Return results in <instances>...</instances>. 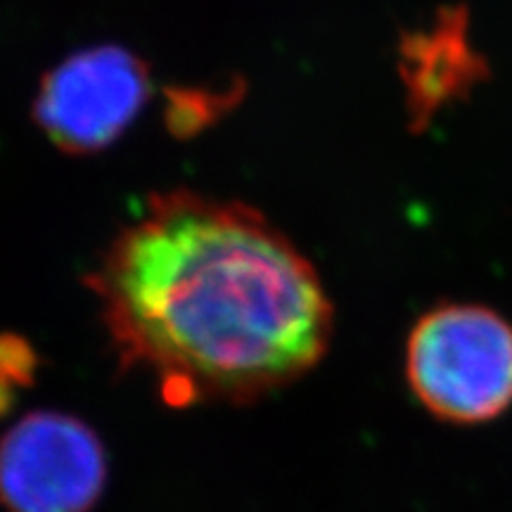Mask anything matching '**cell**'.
Here are the masks:
<instances>
[{
  "mask_svg": "<svg viewBox=\"0 0 512 512\" xmlns=\"http://www.w3.org/2000/svg\"><path fill=\"white\" fill-rule=\"evenodd\" d=\"M105 479V448L72 415L31 413L0 439V503L10 512H88Z\"/></svg>",
  "mask_w": 512,
  "mask_h": 512,
  "instance_id": "obj_3",
  "label": "cell"
},
{
  "mask_svg": "<svg viewBox=\"0 0 512 512\" xmlns=\"http://www.w3.org/2000/svg\"><path fill=\"white\" fill-rule=\"evenodd\" d=\"M399 72L408 95V114L418 128L446 105L475 91L489 69L472 41L465 8L439 10L430 27L403 38Z\"/></svg>",
  "mask_w": 512,
  "mask_h": 512,
  "instance_id": "obj_5",
  "label": "cell"
},
{
  "mask_svg": "<svg viewBox=\"0 0 512 512\" xmlns=\"http://www.w3.org/2000/svg\"><path fill=\"white\" fill-rule=\"evenodd\" d=\"M406 380L448 425L498 420L512 408V323L484 304L434 306L408 335Z\"/></svg>",
  "mask_w": 512,
  "mask_h": 512,
  "instance_id": "obj_2",
  "label": "cell"
},
{
  "mask_svg": "<svg viewBox=\"0 0 512 512\" xmlns=\"http://www.w3.org/2000/svg\"><path fill=\"white\" fill-rule=\"evenodd\" d=\"M126 368L171 406L247 403L328 351L318 273L259 211L195 192L152 197L88 280Z\"/></svg>",
  "mask_w": 512,
  "mask_h": 512,
  "instance_id": "obj_1",
  "label": "cell"
},
{
  "mask_svg": "<svg viewBox=\"0 0 512 512\" xmlns=\"http://www.w3.org/2000/svg\"><path fill=\"white\" fill-rule=\"evenodd\" d=\"M150 98L143 60L119 46L67 57L41 83L36 119L64 152L88 155L110 147Z\"/></svg>",
  "mask_w": 512,
  "mask_h": 512,
  "instance_id": "obj_4",
  "label": "cell"
}]
</instances>
